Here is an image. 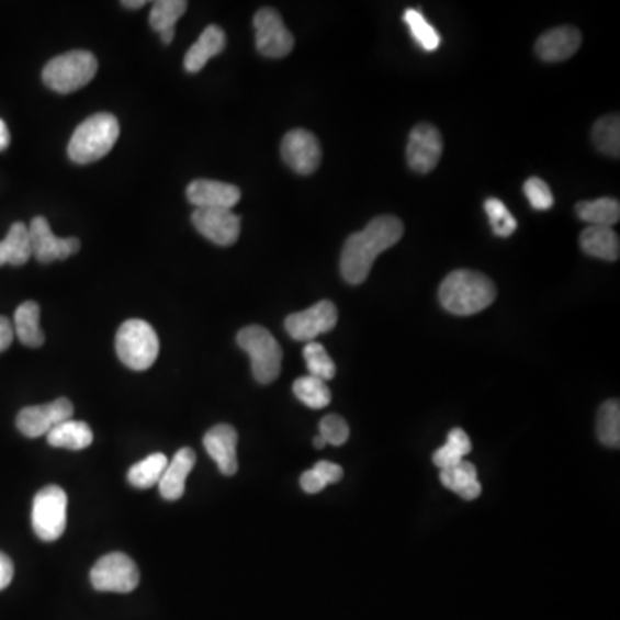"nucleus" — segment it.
<instances>
[{
  "label": "nucleus",
  "instance_id": "nucleus-1",
  "mask_svg": "<svg viewBox=\"0 0 620 620\" xmlns=\"http://www.w3.org/2000/svg\"><path fill=\"white\" fill-rule=\"evenodd\" d=\"M402 237L404 223L395 216L374 217L362 232L350 235L341 250L343 280L350 284L364 283L377 256L398 244Z\"/></svg>",
  "mask_w": 620,
  "mask_h": 620
},
{
  "label": "nucleus",
  "instance_id": "nucleus-2",
  "mask_svg": "<svg viewBox=\"0 0 620 620\" xmlns=\"http://www.w3.org/2000/svg\"><path fill=\"white\" fill-rule=\"evenodd\" d=\"M440 304L455 316H474L495 302L496 289L493 281L481 272L456 269L441 283Z\"/></svg>",
  "mask_w": 620,
  "mask_h": 620
},
{
  "label": "nucleus",
  "instance_id": "nucleus-3",
  "mask_svg": "<svg viewBox=\"0 0 620 620\" xmlns=\"http://www.w3.org/2000/svg\"><path fill=\"white\" fill-rule=\"evenodd\" d=\"M120 138V123L113 114L101 113L87 117L72 133L69 159L77 165H90L113 150Z\"/></svg>",
  "mask_w": 620,
  "mask_h": 620
},
{
  "label": "nucleus",
  "instance_id": "nucleus-4",
  "mask_svg": "<svg viewBox=\"0 0 620 620\" xmlns=\"http://www.w3.org/2000/svg\"><path fill=\"white\" fill-rule=\"evenodd\" d=\"M97 57L87 50H71L48 60L42 72L44 83L57 93H72L83 89L97 75Z\"/></svg>",
  "mask_w": 620,
  "mask_h": 620
},
{
  "label": "nucleus",
  "instance_id": "nucleus-5",
  "mask_svg": "<svg viewBox=\"0 0 620 620\" xmlns=\"http://www.w3.org/2000/svg\"><path fill=\"white\" fill-rule=\"evenodd\" d=\"M120 361L133 371H147L159 357L156 329L142 319H129L121 325L116 337Z\"/></svg>",
  "mask_w": 620,
  "mask_h": 620
},
{
  "label": "nucleus",
  "instance_id": "nucleus-6",
  "mask_svg": "<svg viewBox=\"0 0 620 620\" xmlns=\"http://www.w3.org/2000/svg\"><path fill=\"white\" fill-rule=\"evenodd\" d=\"M237 341L250 357L253 377L260 384H269L278 380L283 352L277 338L272 337L268 329L256 325L247 326L238 332Z\"/></svg>",
  "mask_w": 620,
  "mask_h": 620
},
{
  "label": "nucleus",
  "instance_id": "nucleus-7",
  "mask_svg": "<svg viewBox=\"0 0 620 620\" xmlns=\"http://www.w3.org/2000/svg\"><path fill=\"white\" fill-rule=\"evenodd\" d=\"M36 537L44 541L59 540L68 525V495L59 486H45L36 493L32 508Z\"/></svg>",
  "mask_w": 620,
  "mask_h": 620
},
{
  "label": "nucleus",
  "instance_id": "nucleus-8",
  "mask_svg": "<svg viewBox=\"0 0 620 620\" xmlns=\"http://www.w3.org/2000/svg\"><path fill=\"white\" fill-rule=\"evenodd\" d=\"M90 580L97 591L132 593L140 583V573L128 555L114 552L93 565Z\"/></svg>",
  "mask_w": 620,
  "mask_h": 620
},
{
  "label": "nucleus",
  "instance_id": "nucleus-9",
  "mask_svg": "<svg viewBox=\"0 0 620 620\" xmlns=\"http://www.w3.org/2000/svg\"><path fill=\"white\" fill-rule=\"evenodd\" d=\"M253 29H256L257 50L262 56L280 59L292 53L295 38L284 26L280 12L271 8L260 9L253 18Z\"/></svg>",
  "mask_w": 620,
  "mask_h": 620
},
{
  "label": "nucleus",
  "instance_id": "nucleus-10",
  "mask_svg": "<svg viewBox=\"0 0 620 620\" xmlns=\"http://www.w3.org/2000/svg\"><path fill=\"white\" fill-rule=\"evenodd\" d=\"M75 407L68 398H57L50 404L33 405L24 407L18 414L16 426L24 437L41 438L47 437L56 426L65 420L72 419Z\"/></svg>",
  "mask_w": 620,
  "mask_h": 620
},
{
  "label": "nucleus",
  "instance_id": "nucleus-11",
  "mask_svg": "<svg viewBox=\"0 0 620 620\" xmlns=\"http://www.w3.org/2000/svg\"><path fill=\"white\" fill-rule=\"evenodd\" d=\"M338 323V311L329 301L317 302L302 313L290 314L284 320V328L296 341H311L331 331Z\"/></svg>",
  "mask_w": 620,
  "mask_h": 620
},
{
  "label": "nucleus",
  "instance_id": "nucleus-12",
  "mask_svg": "<svg viewBox=\"0 0 620 620\" xmlns=\"http://www.w3.org/2000/svg\"><path fill=\"white\" fill-rule=\"evenodd\" d=\"M29 235L32 256L42 264L68 259L80 250L78 238L56 237L44 216L33 217L29 226Z\"/></svg>",
  "mask_w": 620,
  "mask_h": 620
},
{
  "label": "nucleus",
  "instance_id": "nucleus-13",
  "mask_svg": "<svg viewBox=\"0 0 620 620\" xmlns=\"http://www.w3.org/2000/svg\"><path fill=\"white\" fill-rule=\"evenodd\" d=\"M443 154V138L432 124L420 123L410 132L407 144V162L420 174L431 172Z\"/></svg>",
  "mask_w": 620,
  "mask_h": 620
},
{
  "label": "nucleus",
  "instance_id": "nucleus-14",
  "mask_svg": "<svg viewBox=\"0 0 620 620\" xmlns=\"http://www.w3.org/2000/svg\"><path fill=\"white\" fill-rule=\"evenodd\" d=\"M281 156L290 169L298 174H313L320 165V144L307 129H292L281 142Z\"/></svg>",
  "mask_w": 620,
  "mask_h": 620
},
{
  "label": "nucleus",
  "instance_id": "nucleus-15",
  "mask_svg": "<svg viewBox=\"0 0 620 620\" xmlns=\"http://www.w3.org/2000/svg\"><path fill=\"white\" fill-rule=\"evenodd\" d=\"M192 223L202 237L221 247H229L240 237V217L229 208H195Z\"/></svg>",
  "mask_w": 620,
  "mask_h": 620
},
{
  "label": "nucleus",
  "instance_id": "nucleus-16",
  "mask_svg": "<svg viewBox=\"0 0 620 620\" xmlns=\"http://www.w3.org/2000/svg\"><path fill=\"white\" fill-rule=\"evenodd\" d=\"M238 432L229 425H217L208 429L204 437V447L213 456L221 474L235 476L238 471L237 459Z\"/></svg>",
  "mask_w": 620,
  "mask_h": 620
},
{
  "label": "nucleus",
  "instance_id": "nucleus-17",
  "mask_svg": "<svg viewBox=\"0 0 620 620\" xmlns=\"http://www.w3.org/2000/svg\"><path fill=\"white\" fill-rule=\"evenodd\" d=\"M190 204L196 208H229L240 202L241 192L235 184L214 180H195L187 189Z\"/></svg>",
  "mask_w": 620,
  "mask_h": 620
},
{
  "label": "nucleus",
  "instance_id": "nucleus-18",
  "mask_svg": "<svg viewBox=\"0 0 620 620\" xmlns=\"http://www.w3.org/2000/svg\"><path fill=\"white\" fill-rule=\"evenodd\" d=\"M583 35L574 26H559L549 30L538 38L537 54L544 63H562L571 59L579 50Z\"/></svg>",
  "mask_w": 620,
  "mask_h": 620
},
{
  "label": "nucleus",
  "instance_id": "nucleus-19",
  "mask_svg": "<svg viewBox=\"0 0 620 620\" xmlns=\"http://www.w3.org/2000/svg\"><path fill=\"white\" fill-rule=\"evenodd\" d=\"M196 456L192 449L178 450L172 461L168 462L165 474L159 481V492L166 500H180L187 485V477L195 467Z\"/></svg>",
  "mask_w": 620,
  "mask_h": 620
},
{
  "label": "nucleus",
  "instance_id": "nucleus-20",
  "mask_svg": "<svg viewBox=\"0 0 620 620\" xmlns=\"http://www.w3.org/2000/svg\"><path fill=\"white\" fill-rule=\"evenodd\" d=\"M226 47V35L219 26L211 24L202 32L201 38L190 47L184 56V69L189 72H199L217 54L223 53Z\"/></svg>",
  "mask_w": 620,
  "mask_h": 620
},
{
  "label": "nucleus",
  "instance_id": "nucleus-21",
  "mask_svg": "<svg viewBox=\"0 0 620 620\" xmlns=\"http://www.w3.org/2000/svg\"><path fill=\"white\" fill-rule=\"evenodd\" d=\"M440 481L444 488L456 493L464 500L471 501L480 498L481 483L477 480V469L471 462L462 461L455 467L444 469L440 473Z\"/></svg>",
  "mask_w": 620,
  "mask_h": 620
},
{
  "label": "nucleus",
  "instance_id": "nucleus-22",
  "mask_svg": "<svg viewBox=\"0 0 620 620\" xmlns=\"http://www.w3.org/2000/svg\"><path fill=\"white\" fill-rule=\"evenodd\" d=\"M12 328L24 347L38 349L45 343V335L41 329V307L36 302H24L16 308Z\"/></svg>",
  "mask_w": 620,
  "mask_h": 620
},
{
  "label": "nucleus",
  "instance_id": "nucleus-23",
  "mask_svg": "<svg viewBox=\"0 0 620 620\" xmlns=\"http://www.w3.org/2000/svg\"><path fill=\"white\" fill-rule=\"evenodd\" d=\"M580 248L588 256L597 259L613 260L619 259L620 241L619 235L612 228H601V226H589L580 233Z\"/></svg>",
  "mask_w": 620,
  "mask_h": 620
},
{
  "label": "nucleus",
  "instance_id": "nucleus-24",
  "mask_svg": "<svg viewBox=\"0 0 620 620\" xmlns=\"http://www.w3.org/2000/svg\"><path fill=\"white\" fill-rule=\"evenodd\" d=\"M47 441L54 449L84 450L93 441V432L83 420L68 419L48 432Z\"/></svg>",
  "mask_w": 620,
  "mask_h": 620
},
{
  "label": "nucleus",
  "instance_id": "nucleus-25",
  "mask_svg": "<svg viewBox=\"0 0 620 620\" xmlns=\"http://www.w3.org/2000/svg\"><path fill=\"white\" fill-rule=\"evenodd\" d=\"M189 8L184 0H159L150 11V26L160 35V41L171 44L174 41V26Z\"/></svg>",
  "mask_w": 620,
  "mask_h": 620
},
{
  "label": "nucleus",
  "instance_id": "nucleus-26",
  "mask_svg": "<svg viewBox=\"0 0 620 620\" xmlns=\"http://www.w3.org/2000/svg\"><path fill=\"white\" fill-rule=\"evenodd\" d=\"M32 257L30 247L29 226L14 223L9 229L8 237L0 241V266H23Z\"/></svg>",
  "mask_w": 620,
  "mask_h": 620
},
{
  "label": "nucleus",
  "instance_id": "nucleus-27",
  "mask_svg": "<svg viewBox=\"0 0 620 620\" xmlns=\"http://www.w3.org/2000/svg\"><path fill=\"white\" fill-rule=\"evenodd\" d=\"M576 214L580 221L589 226L612 228L620 219V204L617 199H597V201H583L576 205Z\"/></svg>",
  "mask_w": 620,
  "mask_h": 620
},
{
  "label": "nucleus",
  "instance_id": "nucleus-28",
  "mask_svg": "<svg viewBox=\"0 0 620 620\" xmlns=\"http://www.w3.org/2000/svg\"><path fill=\"white\" fill-rule=\"evenodd\" d=\"M168 456L165 453H153L144 461L136 462L129 469V485L138 489H148L159 485L160 477H162L166 467H168Z\"/></svg>",
  "mask_w": 620,
  "mask_h": 620
},
{
  "label": "nucleus",
  "instance_id": "nucleus-29",
  "mask_svg": "<svg viewBox=\"0 0 620 620\" xmlns=\"http://www.w3.org/2000/svg\"><path fill=\"white\" fill-rule=\"evenodd\" d=\"M595 147L605 156H620V120L619 114L601 117L593 126Z\"/></svg>",
  "mask_w": 620,
  "mask_h": 620
},
{
  "label": "nucleus",
  "instance_id": "nucleus-30",
  "mask_svg": "<svg viewBox=\"0 0 620 620\" xmlns=\"http://www.w3.org/2000/svg\"><path fill=\"white\" fill-rule=\"evenodd\" d=\"M293 393L302 404L308 408L319 410V408L328 407L331 402V392H329L326 381L317 380L314 376L298 377L293 383Z\"/></svg>",
  "mask_w": 620,
  "mask_h": 620
},
{
  "label": "nucleus",
  "instance_id": "nucleus-31",
  "mask_svg": "<svg viewBox=\"0 0 620 620\" xmlns=\"http://www.w3.org/2000/svg\"><path fill=\"white\" fill-rule=\"evenodd\" d=\"M598 440L610 447L619 449L620 444V404L619 401L605 402L598 410L597 422Z\"/></svg>",
  "mask_w": 620,
  "mask_h": 620
},
{
  "label": "nucleus",
  "instance_id": "nucleus-32",
  "mask_svg": "<svg viewBox=\"0 0 620 620\" xmlns=\"http://www.w3.org/2000/svg\"><path fill=\"white\" fill-rule=\"evenodd\" d=\"M404 21L408 29H410L414 41H416L420 47L425 48V50L432 53V50H437V48L440 47V33L432 29L422 12L417 11V9H407L404 14Z\"/></svg>",
  "mask_w": 620,
  "mask_h": 620
},
{
  "label": "nucleus",
  "instance_id": "nucleus-33",
  "mask_svg": "<svg viewBox=\"0 0 620 620\" xmlns=\"http://www.w3.org/2000/svg\"><path fill=\"white\" fill-rule=\"evenodd\" d=\"M304 359L307 362L308 376L317 380L329 381L337 374V365L323 345L311 341L305 345Z\"/></svg>",
  "mask_w": 620,
  "mask_h": 620
},
{
  "label": "nucleus",
  "instance_id": "nucleus-34",
  "mask_svg": "<svg viewBox=\"0 0 620 620\" xmlns=\"http://www.w3.org/2000/svg\"><path fill=\"white\" fill-rule=\"evenodd\" d=\"M485 211L496 237H512L517 229V221L504 202L498 201V199H488L485 202Z\"/></svg>",
  "mask_w": 620,
  "mask_h": 620
},
{
  "label": "nucleus",
  "instance_id": "nucleus-35",
  "mask_svg": "<svg viewBox=\"0 0 620 620\" xmlns=\"http://www.w3.org/2000/svg\"><path fill=\"white\" fill-rule=\"evenodd\" d=\"M319 431V437H323L326 444H335V447H341V444L347 443L350 437V428L347 425V420L341 416H337V414H329V416L320 420Z\"/></svg>",
  "mask_w": 620,
  "mask_h": 620
},
{
  "label": "nucleus",
  "instance_id": "nucleus-36",
  "mask_svg": "<svg viewBox=\"0 0 620 620\" xmlns=\"http://www.w3.org/2000/svg\"><path fill=\"white\" fill-rule=\"evenodd\" d=\"M525 193L529 204L537 211H549L553 207V193L546 181L541 178H529L525 183Z\"/></svg>",
  "mask_w": 620,
  "mask_h": 620
},
{
  "label": "nucleus",
  "instance_id": "nucleus-37",
  "mask_svg": "<svg viewBox=\"0 0 620 620\" xmlns=\"http://www.w3.org/2000/svg\"><path fill=\"white\" fill-rule=\"evenodd\" d=\"M462 461H464V456L456 452L453 447H450L449 443H444L437 452L432 453V462H435L437 467H440V471L455 467V465L461 464Z\"/></svg>",
  "mask_w": 620,
  "mask_h": 620
},
{
  "label": "nucleus",
  "instance_id": "nucleus-38",
  "mask_svg": "<svg viewBox=\"0 0 620 620\" xmlns=\"http://www.w3.org/2000/svg\"><path fill=\"white\" fill-rule=\"evenodd\" d=\"M301 486L305 493L314 495V493L323 492V489L328 486V483H326L323 474H320L316 467H313L311 471H307V473L302 474Z\"/></svg>",
  "mask_w": 620,
  "mask_h": 620
},
{
  "label": "nucleus",
  "instance_id": "nucleus-39",
  "mask_svg": "<svg viewBox=\"0 0 620 620\" xmlns=\"http://www.w3.org/2000/svg\"><path fill=\"white\" fill-rule=\"evenodd\" d=\"M447 443L453 447L462 456L467 455V453H471V450H473V443L469 440L467 432L461 428L452 429V431L449 432Z\"/></svg>",
  "mask_w": 620,
  "mask_h": 620
},
{
  "label": "nucleus",
  "instance_id": "nucleus-40",
  "mask_svg": "<svg viewBox=\"0 0 620 620\" xmlns=\"http://www.w3.org/2000/svg\"><path fill=\"white\" fill-rule=\"evenodd\" d=\"M314 467H316L317 471H319V473L323 474V477H325L326 483H328V485H335V483H340L341 477H343V469H341L340 465L338 464H332V462L320 461L317 462V464L314 465Z\"/></svg>",
  "mask_w": 620,
  "mask_h": 620
},
{
  "label": "nucleus",
  "instance_id": "nucleus-41",
  "mask_svg": "<svg viewBox=\"0 0 620 620\" xmlns=\"http://www.w3.org/2000/svg\"><path fill=\"white\" fill-rule=\"evenodd\" d=\"M14 577V565L5 553L0 552V591L11 585Z\"/></svg>",
  "mask_w": 620,
  "mask_h": 620
},
{
  "label": "nucleus",
  "instance_id": "nucleus-42",
  "mask_svg": "<svg viewBox=\"0 0 620 620\" xmlns=\"http://www.w3.org/2000/svg\"><path fill=\"white\" fill-rule=\"evenodd\" d=\"M14 340V328L8 317L0 316V352H4L11 347Z\"/></svg>",
  "mask_w": 620,
  "mask_h": 620
},
{
  "label": "nucleus",
  "instance_id": "nucleus-43",
  "mask_svg": "<svg viewBox=\"0 0 620 620\" xmlns=\"http://www.w3.org/2000/svg\"><path fill=\"white\" fill-rule=\"evenodd\" d=\"M11 144V133H9L8 124L0 120V153L5 150Z\"/></svg>",
  "mask_w": 620,
  "mask_h": 620
},
{
  "label": "nucleus",
  "instance_id": "nucleus-44",
  "mask_svg": "<svg viewBox=\"0 0 620 620\" xmlns=\"http://www.w3.org/2000/svg\"><path fill=\"white\" fill-rule=\"evenodd\" d=\"M121 4H123L124 8L140 9L144 8L147 2H145V0H124V2H121Z\"/></svg>",
  "mask_w": 620,
  "mask_h": 620
},
{
  "label": "nucleus",
  "instance_id": "nucleus-45",
  "mask_svg": "<svg viewBox=\"0 0 620 620\" xmlns=\"http://www.w3.org/2000/svg\"><path fill=\"white\" fill-rule=\"evenodd\" d=\"M314 447H316L317 450H323L326 447V441L323 440V437H316L314 438Z\"/></svg>",
  "mask_w": 620,
  "mask_h": 620
}]
</instances>
